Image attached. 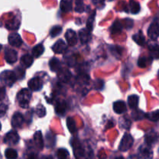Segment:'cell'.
I'll list each match as a JSON object with an SVG mask.
<instances>
[{
    "label": "cell",
    "mask_w": 159,
    "mask_h": 159,
    "mask_svg": "<svg viewBox=\"0 0 159 159\" xmlns=\"http://www.w3.org/2000/svg\"><path fill=\"white\" fill-rule=\"evenodd\" d=\"M34 140L35 145L38 149L42 150L44 148V141L42 134L41 131H37L34 135Z\"/></svg>",
    "instance_id": "d6986e66"
},
{
    "label": "cell",
    "mask_w": 159,
    "mask_h": 159,
    "mask_svg": "<svg viewBox=\"0 0 159 159\" xmlns=\"http://www.w3.org/2000/svg\"><path fill=\"white\" fill-rule=\"evenodd\" d=\"M46 140L48 142V147H53L56 143V137L52 132H48L46 134Z\"/></svg>",
    "instance_id": "e575fe53"
},
{
    "label": "cell",
    "mask_w": 159,
    "mask_h": 159,
    "mask_svg": "<svg viewBox=\"0 0 159 159\" xmlns=\"http://www.w3.org/2000/svg\"><path fill=\"white\" fill-rule=\"evenodd\" d=\"M79 37L80 40V42H81L83 45L88 43L91 39V31L88 30L87 28L81 29L79 32Z\"/></svg>",
    "instance_id": "2e32d148"
},
{
    "label": "cell",
    "mask_w": 159,
    "mask_h": 159,
    "mask_svg": "<svg viewBox=\"0 0 159 159\" xmlns=\"http://www.w3.org/2000/svg\"><path fill=\"white\" fill-rule=\"evenodd\" d=\"M67 49V45L62 40H58L52 46V51L56 54L64 53Z\"/></svg>",
    "instance_id": "5bb4252c"
},
{
    "label": "cell",
    "mask_w": 159,
    "mask_h": 159,
    "mask_svg": "<svg viewBox=\"0 0 159 159\" xmlns=\"http://www.w3.org/2000/svg\"><path fill=\"white\" fill-rule=\"evenodd\" d=\"M62 30V28L61 26H55V27H53L51 29V30H50V36H51L52 38H55V37L58 36V35L61 34Z\"/></svg>",
    "instance_id": "d590c367"
},
{
    "label": "cell",
    "mask_w": 159,
    "mask_h": 159,
    "mask_svg": "<svg viewBox=\"0 0 159 159\" xmlns=\"http://www.w3.org/2000/svg\"><path fill=\"white\" fill-rule=\"evenodd\" d=\"M24 121V116L21 113L16 112L13 116L11 120V124L13 128H20L23 125Z\"/></svg>",
    "instance_id": "9a60e30c"
},
{
    "label": "cell",
    "mask_w": 159,
    "mask_h": 159,
    "mask_svg": "<svg viewBox=\"0 0 159 159\" xmlns=\"http://www.w3.org/2000/svg\"><path fill=\"white\" fill-rule=\"evenodd\" d=\"M50 70L53 72H58L61 69V63L56 58H52L49 62Z\"/></svg>",
    "instance_id": "603a6c76"
},
{
    "label": "cell",
    "mask_w": 159,
    "mask_h": 159,
    "mask_svg": "<svg viewBox=\"0 0 159 159\" xmlns=\"http://www.w3.org/2000/svg\"><path fill=\"white\" fill-rule=\"evenodd\" d=\"M30 98H31V92L27 88H24L21 90L16 96L20 106L23 108H28Z\"/></svg>",
    "instance_id": "7a4b0ae2"
},
{
    "label": "cell",
    "mask_w": 159,
    "mask_h": 159,
    "mask_svg": "<svg viewBox=\"0 0 159 159\" xmlns=\"http://www.w3.org/2000/svg\"><path fill=\"white\" fill-rule=\"evenodd\" d=\"M27 159H38V157H37V156L35 155V154H31L29 155V157H27Z\"/></svg>",
    "instance_id": "7dc6e473"
},
{
    "label": "cell",
    "mask_w": 159,
    "mask_h": 159,
    "mask_svg": "<svg viewBox=\"0 0 159 159\" xmlns=\"http://www.w3.org/2000/svg\"><path fill=\"white\" fill-rule=\"evenodd\" d=\"M113 110L117 114H123L126 111V105L123 101H117L113 104Z\"/></svg>",
    "instance_id": "e0dca14e"
},
{
    "label": "cell",
    "mask_w": 159,
    "mask_h": 159,
    "mask_svg": "<svg viewBox=\"0 0 159 159\" xmlns=\"http://www.w3.org/2000/svg\"><path fill=\"white\" fill-rule=\"evenodd\" d=\"M65 37L67 41V44L70 46H74L77 43V36H76V32L73 31L71 29L66 32Z\"/></svg>",
    "instance_id": "7c38bea8"
},
{
    "label": "cell",
    "mask_w": 159,
    "mask_h": 159,
    "mask_svg": "<svg viewBox=\"0 0 159 159\" xmlns=\"http://www.w3.org/2000/svg\"><path fill=\"white\" fill-rule=\"evenodd\" d=\"M8 41L9 43L11 46L13 47H16V48H19L23 44V41L21 37L20 36V34L16 33H13L10 34L8 38Z\"/></svg>",
    "instance_id": "30bf717a"
},
{
    "label": "cell",
    "mask_w": 159,
    "mask_h": 159,
    "mask_svg": "<svg viewBox=\"0 0 159 159\" xmlns=\"http://www.w3.org/2000/svg\"><path fill=\"white\" fill-rule=\"evenodd\" d=\"M44 51H45V48H44L42 44H38L36 46L34 47L33 50H32V54H33L34 57L38 58L43 54Z\"/></svg>",
    "instance_id": "d4e9b609"
},
{
    "label": "cell",
    "mask_w": 159,
    "mask_h": 159,
    "mask_svg": "<svg viewBox=\"0 0 159 159\" xmlns=\"http://www.w3.org/2000/svg\"><path fill=\"white\" fill-rule=\"evenodd\" d=\"M7 109H8V106L6 104H2L0 105V115L3 116L6 112H7Z\"/></svg>",
    "instance_id": "7bdbcfd3"
},
{
    "label": "cell",
    "mask_w": 159,
    "mask_h": 159,
    "mask_svg": "<svg viewBox=\"0 0 159 159\" xmlns=\"http://www.w3.org/2000/svg\"><path fill=\"white\" fill-rule=\"evenodd\" d=\"M56 112L59 116H63L66 110V103L63 100H59L56 102L55 106Z\"/></svg>",
    "instance_id": "ac0fdd59"
},
{
    "label": "cell",
    "mask_w": 159,
    "mask_h": 159,
    "mask_svg": "<svg viewBox=\"0 0 159 159\" xmlns=\"http://www.w3.org/2000/svg\"><path fill=\"white\" fill-rule=\"evenodd\" d=\"M133 40H134L137 45H141V46H143L145 45V38L141 30L138 31L137 34H135L133 36Z\"/></svg>",
    "instance_id": "44dd1931"
},
{
    "label": "cell",
    "mask_w": 159,
    "mask_h": 159,
    "mask_svg": "<svg viewBox=\"0 0 159 159\" xmlns=\"http://www.w3.org/2000/svg\"><path fill=\"white\" fill-rule=\"evenodd\" d=\"M66 126L68 127L70 133L73 134L76 131V126L75 121L73 120V119L72 117H68L66 119Z\"/></svg>",
    "instance_id": "f1b7e54d"
},
{
    "label": "cell",
    "mask_w": 159,
    "mask_h": 159,
    "mask_svg": "<svg viewBox=\"0 0 159 159\" xmlns=\"http://www.w3.org/2000/svg\"><path fill=\"white\" fill-rule=\"evenodd\" d=\"M20 137L16 131H10L6 134L4 137V142L9 145H14L19 142Z\"/></svg>",
    "instance_id": "8992f818"
},
{
    "label": "cell",
    "mask_w": 159,
    "mask_h": 159,
    "mask_svg": "<svg viewBox=\"0 0 159 159\" xmlns=\"http://www.w3.org/2000/svg\"><path fill=\"white\" fill-rule=\"evenodd\" d=\"M5 155L7 159H16L17 158L18 154H17V152H16L14 149L8 148V149L6 150Z\"/></svg>",
    "instance_id": "4dcf8cb0"
},
{
    "label": "cell",
    "mask_w": 159,
    "mask_h": 159,
    "mask_svg": "<svg viewBox=\"0 0 159 159\" xmlns=\"http://www.w3.org/2000/svg\"><path fill=\"white\" fill-rule=\"evenodd\" d=\"M42 80L39 77H34L28 82V87L30 91H38L42 88Z\"/></svg>",
    "instance_id": "9c48e42d"
},
{
    "label": "cell",
    "mask_w": 159,
    "mask_h": 159,
    "mask_svg": "<svg viewBox=\"0 0 159 159\" xmlns=\"http://www.w3.org/2000/svg\"><path fill=\"white\" fill-rule=\"evenodd\" d=\"M1 128H2V126H1V123H0V130H1Z\"/></svg>",
    "instance_id": "816d5d0a"
},
{
    "label": "cell",
    "mask_w": 159,
    "mask_h": 159,
    "mask_svg": "<svg viewBox=\"0 0 159 159\" xmlns=\"http://www.w3.org/2000/svg\"><path fill=\"white\" fill-rule=\"evenodd\" d=\"M101 81V80H96L95 81V84H94V88H95L96 90H101L103 88V85H104V83L102 84H99Z\"/></svg>",
    "instance_id": "ee69618b"
},
{
    "label": "cell",
    "mask_w": 159,
    "mask_h": 159,
    "mask_svg": "<svg viewBox=\"0 0 159 159\" xmlns=\"http://www.w3.org/2000/svg\"><path fill=\"white\" fill-rule=\"evenodd\" d=\"M17 80L14 71L6 70L0 74V81L6 86L11 87Z\"/></svg>",
    "instance_id": "3957f363"
},
{
    "label": "cell",
    "mask_w": 159,
    "mask_h": 159,
    "mask_svg": "<svg viewBox=\"0 0 159 159\" xmlns=\"http://www.w3.org/2000/svg\"><path fill=\"white\" fill-rule=\"evenodd\" d=\"M116 159H124V158H123V157H118V158Z\"/></svg>",
    "instance_id": "f907efd6"
},
{
    "label": "cell",
    "mask_w": 159,
    "mask_h": 159,
    "mask_svg": "<svg viewBox=\"0 0 159 159\" xmlns=\"http://www.w3.org/2000/svg\"><path fill=\"white\" fill-rule=\"evenodd\" d=\"M139 97L136 94H133L128 97V105L132 109H136L138 106Z\"/></svg>",
    "instance_id": "ffe728a7"
},
{
    "label": "cell",
    "mask_w": 159,
    "mask_h": 159,
    "mask_svg": "<svg viewBox=\"0 0 159 159\" xmlns=\"http://www.w3.org/2000/svg\"><path fill=\"white\" fill-rule=\"evenodd\" d=\"M5 59L8 63H14L17 60V52L12 48H7L5 51Z\"/></svg>",
    "instance_id": "8fae6325"
},
{
    "label": "cell",
    "mask_w": 159,
    "mask_h": 159,
    "mask_svg": "<svg viewBox=\"0 0 159 159\" xmlns=\"http://www.w3.org/2000/svg\"><path fill=\"white\" fill-rule=\"evenodd\" d=\"M60 9L62 12H70L72 10V2L70 0H61Z\"/></svg>",
    "instance_id": "484cf974"
},
{
    "label": "cell",
    "mask_w": 159,
    "mask_h": 159,
    "mask_svg": "<svg viewBox=\"0 0 159 159\" xmlns=\"http://www.w3.org/2000/svg\"><path fill=\"white\" fill-rule=\"evenodd\" d=\"M58 159H70L69 151L65 148H60L57 151Z\"/></svg>",
    "instance_id": "f546056e"
},
{
    "label": "cell",
    "mask_w": 159,
    "mask_h": 159,
    "mask_svg": "<svg viewBox=\"0 0 159 159\" xmlns=\"http://www.w3.org/2000/svg\"><path fill=\"white\" fill-rule=\"evenodd\" d=\"M6 95V90L4 88H0V102L4 98Z\"/></svg>",
    "instance_id": "f6af8a7d"
},
{
    "label": "cell",
    "mask_w": 159,
    "mask_h": 159,
    "mask_svg": "<svg viewBox=\"0 0 159 159\" xmlns=\"http://www.w3.org/2000/svg\"><path fill=\"white\" fill-rule=\"evenodd\" d=\"M147 118L150 119L152 122H157L159 120V110H156V111L150 112L146 115Z\"/></svg>",
    "instance_id": "d6a6232c"
},
{
    "label": "cell",
    "mask_w": 159,
    "mask_h": 159,
    "mask_svg": "<svg viewBox=\"0 0 159 159\" xmlns=\"http://www.w3.org/2000/svg\"><path fill=\"white\" fill-rule=\"evenodd\" d=\"M139 156L142 159H151L153 156V151L151 146L147 143L142 145L139 148Z\"/></svg>",
    "instance_id": "5b68a950"
},
{
    "label": "cell",
    "mask_w": 159,
    "mask_h": 159,
    "mask_svg": "<svg viewBox=\"0 0 159 159\" xmlns=\"http://www.w3.org/2000/svg\"><path fill=\"white\" fill-rule=\"evenodd\" d=\"M71 73H70L68 69L61 68L58 71V77L63 83H67V82L70 81V80L71 79Z\"/></svg>",
    "instance_id": "4fadbf2b"
},
{
    "label": "cell",
    "mask_w": 159,
    "mask_h": 159,
    "mask_svg": "<svg viewBox=\"0 0 159 159\" xmlns=\"http://www.w3.org/2000/svg\"><path fill=\"white\" fill-rule=\"evenodd\" d=\"M151 55L153 58L159 59V45H152L149 48Z\"/></svg>",
    "instance_id": "1f68e13d"
},
{
    "label": "cell",
    "mask_w": 159,
    "mask_h": 159,
    "mask_svg": "<svg viewBox=\"0 0 159 159\" xmlns=\"http://www.w3.org/2000/svg\"><path fill=\"white\" fill-rule=\"evenodd\" d=\"M129 12L133 14H137L140 12V6L136 1L134 0H131L129 2Z\"/></svg>",
    "instance_id": "cb8c5ba5"
},
{
    "label": "cell",
    "mask_w": 159,
    "mask_h": 159,
    "mask_svg": "<svg viewBox=\"0 0 159 159\" xmlns=\"http://www.w3.org/2000/svg\"><path fill=\"white\" fill-rule=\"evenodd\" d=\"M123 24L120 21L116 20L115 21L114 24H112L111 27V32L112 34H119L123 30Z\"/></svg>",
    "instance_id": "4316f807"
},
{
    "label": "cell",
    "mask_w": 159,
    "mask_h": 159,
    "mask_svg": "<svg viewBox=\"0 0 159 159\" xmlns=\"http://www.w3.org/2000/svg\"><path fill=\"white\" fill-rule=\"evenodd\" d=\"M74 10L76 13H83L84 11V6L83 0H76Z\"/></svg>",
    "instance_id": "836d02e7"
},
{
    "label": "cell",
    "mask_w": 159,
    "mask_h": 159,
    "mask_svg": "<svg viewBox=\"0 0 159 159\" xmlns=\"http://www.w3.org/2000/svg\"><path fill=\"white\" fill-rule=\"evenodd\" d=\"M123 120V122H122V121H120L119 122V123H120V124H123V125H122L121 126V127L122 128H126V129H128V128L129 127H130V125H131V123H130V120H129V119H128L127 118H123V119H122Z\"/></svg>",
    "instance_id": "b9f144b4"
},
{
    "label": "cell",
    "mask_w": 159,
    "mask_h": 159,
    "mask_svg": "<svg viewBox=\"0 0 159 159\" xmlns=\"http://www.w3.org/2000/svg\"><path fill=\"white\" fill-rule=\"evenodd\" d=\"M94 16H95V12L93 13V14L91 15L89 17V19L88 20V22H87V29L90 31L93 30V24L94 22Z\"/></svg>",
    "instance_id": "f35d334b"
},
{
    "label": "cell",
    "mask_w": 159,
    "mask_h": 159,
    "mask_svg": "<svg viewBox=\"0 0 159 159\" xmlns=\"http://www.w3.org/2000/svg\"><path fill=\"white\" fill-rule=\"evenodd\" d=\"M134 143V139L132 136L129 134H125L119 143V150L121 151H126L130 149Z\"/></svg>",
    "instance_id": "277c9868"
},
{
    "label": "cell",
    "mask_w": 159,
    "mask_h": 159,
    "mask_svg": "<svg viewBox=\"0 0 159 159\" xmlns=\"http://www.w3.org/2000/svg\"><path fill=\"white\" fill-rule=\"evenodd\" d=\"M14 73L16 74V78L17 79H21L24 76V73H25V71H24V69H22L21 67H18L16 70H14Z\"/></svg>",
    "instance_id": "60d3db41"
},
{
    "label": "cell",
    "mask_w": 159,
    "mask_h": 159,
    "mask_svg": "<svg viewBox=\"0 0 159 159\" xmlns=\"http://www.w3.org/2000/svg\"><path fill=\"white\" fill-rule=\"evenodd\" d=\"M159 140V134L154 130H151L145 135V143L147 144L151 145L154 144Z\"/></svg>",
    "instance_id": "ba28073f"
},
{
    "label": "cell",
    "mask_w": 159,
    "mask_h": 159,
    "mask_svg": "<svg viewBox=\"0 0 159 159\" xmlns=\"http://www.w3.org/2000/svg\"><path fill=\"white\" fill-rule=\"evenodd\" d=\"M148 35L151 40H157L159 37V24L157 22H153L148 30Z\"/></svg>",
    "instance_id": "52a82bcc"
},
{
    "label": "cell",
    "mask_w": 159,
    "mask_h": 159,
    "mask_svg": "<svg viewBox=\"0 0 159 159\" xmlns=\"http://www.w3.org/2000/svg\"><path fill=\"white\" fill-rule=\"evenodd\" d=\"M7 28H8L9 30H16V29L19 28L20 27V21L17 20L16 18H13V19L10 20V21H8L6 25Z\"/></svg>",
    "instance_id": "83f0119b"
},
{
    "label": "cell",
    "mask_w": 159,
    "mask_h": 159,
    "mask_svg": "<svg viewBox=\"0 0 159 159\" xmlns=\"http://www.w3.org/2000/svg\"><path fill=\"white\" fill-rule=\"evenodd\" d=\"M21 64L24 65V66H25L26 68H28L30 67V66L33 64L34 62V59H33V56H31L30 55H24L21 57Z\"/></svg>",
    "instance_id": "7402d4cb"
},
{
    "label": "cell",
    "mask_w": 159,
    "mask_h": 159,
    "mask_svg": "<svg viewBox=\"0 0 159 159\" xmlns=\"http://www.w3.org/2000/svg\"><path fill=\"white\" fill-rule=\"evenodd\" d=\"M41 159H53V157H52L51 155H45V156H42Z\"/></svg>",
    "instance_id": "c3c4849f"
},
{
    "label": "cell",
    "mask_w": 159,
    "mask_h": 159,
    "mask_svg": "<svg viewBox=\"0 0 159 159\" xmlns=\"http://www.w3.org/2000/svg\"><path fill=\"white\" fill-rule=\"evenodd\" d=\"M132 116L134 120H140L144 117V113L141 110H135L133 111Z\"/></svg>",
    "instance_id": "74e56055"
},
{
    "label": "cell",
    "mask_w": 159,
    "mask_h": 159,
    "mask_svg": "<svg viewBox=\"0 0 159 159\" xmlns=\"http://www.w3.org/2000/svg\"><path fill=\"white\" fill-rule=\"evenodd\" d=\"M2 45H0V52H1V50H2Z\"/></svg>",
    "instance_id": "681fc988"
},
{
    "label": "cell",
    "mask_w": 159,
    "mask_h": 159,
    "mask_svg": "<svg viewBox=\"0 0 159 159\" xmlns=\"http://www.w3.org/2000/svg\"><path fill=\"white\" fill-rule=\"evenodd\" d=\"M36 114L38 115V117L42 118L46 116V109L43 105H40L37 107L36 108Z\"/></svg>",
    "instance_id": "8d00e7d4"
},
{
    "label": "cell",
    "mask_w": 159,
    "mask_h": 159,
    "mask_svg": "<svg viewBox=\"0 0 159 159\" xmlns=\"http://www.w3.org/2000/svg\"><path fill=\"white\" fill-rule=\"evenodd\" d=\"M104 1H105V0H93V2H94L96 6H98L100 5V4H104Z\"/></svg>",
    "instance_id": "bcb514c9"
},
{
    "label": "cell",
    "mask_w": 159,
    "mask_h": 159,
    "mask_svg": "<svg viewBox=\"0 0 159 159\" xmlns=\"http://www.w3.org/2000/svg\"><path fill=\"white\" fill-rule=\"evenodd\" d=\"M148 61H149L148 58L143 56V57H140V59H138L137 65H138V66L140 67V68H145V67L148 66Z\"/></svg>",
    "instance_id": "ab89813d"
},
{
    "label": "cell",
    "mask_w": 159,
    "mask_h": 159,
    "mask_svg": "<svg viewBox=\"0 0 159 159\" xmlns=\"http://www.w3.org/2000/svg\"><path fill=\"white\" fill-rule=\"evenodd\" d=\"M72 146L76 159H89L91 156V151H88L77 140H73Z\"/></svg>",
    "instance_id": "6da1fadb"
}]
</instances>
